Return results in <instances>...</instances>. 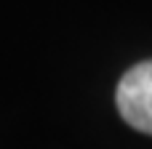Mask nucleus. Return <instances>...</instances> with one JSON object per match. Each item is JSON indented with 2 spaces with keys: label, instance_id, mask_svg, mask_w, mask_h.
Listing matches in <instances>:
<instances>
[{
  "label": "nucleus",
  "instance_id": "nucleus-1",
  "mask_svg": "<svg viewBox=\"0 0 152 149\" xmlns=\"http://www.w3.org/2000/svg\"><path fill=\"white\" fill-rule=\"evenodd\" d=\"M118 112L139 133L152 136V59L131 67L118 83Z\"/></svg>",
  "mask_w": 152,
  "mask_h": 149
}]
</instances>
